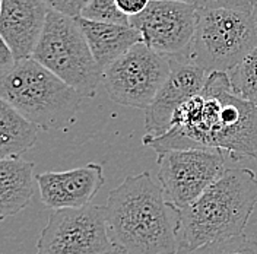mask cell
<instances>
[{
  "label": "cell",
  "instance_id": "obj_1",
  "mask_svg": "<svg viewBox=\"0 0 257 254\" xmlns=\"http://www.w3.org/2000/svg\"><path fill=\"white\" fill-rule=\"evenodd\" d=\"M157 155L180 149H219L229 158L257 162V104L234 94L228 73H209L200 94L174 114L170 130L144 138Z\"/></svg>",
  "mask_w": 257,
  "mask_h": 254
},
{
  "label": "cell",
  "instance_id": "obj_2",
  "mask_svg": "<svg viewBox=\"0 0 257 254\" xmlns=\"http://www.w3.org/2000/svg\"><path fill=\"white\" fill-rule=\"evenodd\" d=\"M104 209L117 254L180 253V209L148 171L127 175L110 190Z\"/></svg>",
  "mask_w": 257,
  "mask_h": 254
},
{
  "label": "cell",
  "instance_id": "obj_3",
  "mask_svg": "<svg viewBox=\"0 0 257 254\" xmlns=\"http://www.w3.org/2000/svg\"><path fill=\"white\" fill-rule=\"evenodd\" d=\"M257 205V178L248 168H226L193 205L180 209V253L244 234Z\"/></svg>",
  "mask_w": 257,
  "mask_h": 254
},
{
  "label": "cell",
  "instance_id": "obj_4",
  "mask_svg": "<svg viewBox=\"0 0 257 254\" xmlns=\"http://www.w3.org/2000/svg\"><path fill=\"white\" fill-rule=\"evenodd\" d=\"M82 98L32 57L18 60L0 79V99L43 130H63L73 124Z\"/></svg>",
  "mask_w": 257,
  "mask_h": 254
},
{
  "label": "cell",
  "instance_id": "obj_5",
  "mask_svg": "<svg viewBox=\"0 0 257 254\" xmlns=\"http://www.w3.org/2000/svg\"><path fill=\"white\" fill-rule=\"evenodd\" d=\"M256 47L257 25L253 12L199 9L194 37L180 57L208 73H228Z\"/></svg>",
  "mask_w": 257,
  "mask_h": 254
},
{
  "label": "cell",
  "instance_id": "obj_6",
  "mask_svg": "<svg viewBox=\"0 0 257 254\" xmlns=\"http://www.w3.org/2000/svg\"><path fill=\"white\" fill-rule=\"evenodd\" d=\"M32 59L72 86L83 98H94L102 72L76 18L50 9L41 40Z\"/></svg>",
  "mask_w": 257,
  "mask_h": 254
},
{
  "label": "cell",
  "instance_id": "obj_7",
  "mask_svg": "<svg viewBox=\"0 0 257 254\" xmlns=\"http://www.w3.org/2000/svg\"><path fill=\"white\" fill-rule=\"evenodd\" d=\"M170 73V59L139 43L102 72L101 82L114 102L146 110Z\"/></svg>",
  "mask_w": 257,
  "mask_h": 254
},
{
  "label": "cell",
  "instance_id": "obj_8",
  "mask_svg": "<svg viewBox=\"0 0 257 254\" xmlns=\"http://www.w3.org/2000/svg\"><path fill=\"white\" fill-rule=\"evenodd\" d=\"M37 254H117L104 206L53 210L37 241Z\"/></svg>",
  "mask_w": 257,
  "mask_h": 254
},
{
  "label": "cell",
  "instance_id": "obj_9",
  "mask_svg": "<svg viewBox=\"0 0 257 254\" xmlns=\"http://www.w3.org/2000/svg\"><path fill=\"white\" fill-rule=\"evenodd\" d=\"M158 180L165 199L177 209L193 205L225 173L219 149H180L158 155Z\"/></svg>",
  "mask_w": 257,
  "mask_h": 254
},
{
  "label": "cell",
  "instance_id": "obj_10",
  "mask_svg": "<svg viewBox=\"0 0 257 254\" xmlns=\"http://www.w3.org/2000/svg\"><path fill=\"white\" fill-rule=\"evenodd\" d=\"M199 21V8L192 3L151 0L142 14L130 18V27L142 34V43L167 57L184 54Z\"/></svg>",
  "mask_w": 257,
  "mask_h": 254
},
{
  "label": "cell",
  "instance_id": "obj_11",
  "mask_svg": "<svg viewBox=\"0 0 257 254\" xmlns=\"http://www.w3.org/2000/svg\"><path fill=\"white\" fill-rule=\"evenodd\" d=\"M168 59L171 63V73L154 102L145 110L146 133L144 138L154 139L165 135L171 127L177 110L193 96L200 94L209 78L206 70L180 56Z\"/></svg>",
  "mask_w": 257,
  "mask_h": 254
},
{
  "label": "cell",
  "instance_id": "obj_12",
  "mask_svg": "<svg viewBox=\"0 0 257 254\" xmlns=\"http://www.w3.org/2000/svg\"><path fill=\"white\" fill-rule=\"evenodd\" d=\"M43 203L53 210L91 205L105 183L102 165L91 162L67 171H48L35 177Z\"/></svg>",
  "mask_w": 257,
  "mask_h": 254
},
{
  "label": "cell",
  "instance_id": "obj_13",
  "mask_svg": "<svg viewBox=\"0 0 257 254\" xmlns=\"http://www.w3.org/2000/svg\"><path fill=\"white\" fill-rule=\"evenodd\" d=\"M0 35L16 60L31 59L47 22L46 0H2Z\"/></svg>",
  "mask_w": 257,
  "mask_h": 254
},
{
  "label": "cell",
  "instance_id": "obj_14",
  "mask_svg": "<svg viewBox=\"0 0 257 254\" xmlns=\"http://www.w3.org/2000/svg\"><path fill=\"white\" fill-rule=\"evenodd\" d=\"M76 21L101 72L124 56L130 48L142 43V34L130 25L94 22L80 16Z\"/></svg>",
  "mask_w": 257,
  "mask_h": 254
},
{
  "label": "cell",
  "instance_id": "obj_15",
  "mask_svg": "<svg viewBox=\"0 0 257 254\" xmlns=\"http://www.w3.org/2000/svg\"><path fill=\"white\" fill-rule=\"evenodd\" d=\"M35 164L24 158L0 161V215L15 216L31 203Z\"/></svg>",
  "mask_w": 257,
  "mask_h": 254
},
{
  "label": "cell",
  "instance_id": "obj_16",
  "mask_svg": "<svg viewBox=\"0 0 257 254\" xmlns=\"http://www.w3.org/2000/svg\"><path fill=\"white\" fill-rule=\"evenodd\" d=\"M38 127L0 99V159L19 158L37 142Z\"/></svg>",
  "mask_w": 257,
  "mask_h": 254
},
{
  "label": "cell",
  "instance_id": "obj_17",
  "mask_svg": "<svg viewBox=\"0 0 257 254\" xmlns=\"http://www.w3.org/2000/svg\"><path fill=\"white\" fill-rule=\"evenodd\" d=\"M228 78L235 95L257 104V47L228 72Z\"/></svg>",
  "mask_w": 257,
  "mask_h": 254
},
{
  "label": "cell",
  "instance_id": "obj_18",
  "mask_svg": "<svg viewBox=\"0 0 257 254\" xmlns=\"http://www.w3.org/2000/svg\"><path fill=\"white\" fill-rule=\"evenodd\" d=\"M80 18L102 24L130 25V18L118 9L117 0H91L82 11Z\"/></svg>",
  "mask_w": 257,
  "mask_h": 254
},
{
  "label": "cell",
  "instance_id": "obj_19",
  "mask_svg": "<svg viewBox=\"0 0 257 254\" xmlns=\"http://www.w3.org/2000/svg\"><path fill=\"white\" fill-rule=\"evenodd\" d=\"M183 254H257V241L247 235L218 239Z\"/></svg>",
  "mask_w": 257,
  "mask_h": 254
},
{
  "label": "cell",
  "instance_id": "obj_20",
  "mask_svg": "<svg viewBox=\"0 0 257 254\" xmlns=\"http://www.w3.org/2000/svg\"><path fill=\"white\" fill-rule=\"evenodd\" d=\"M199 9L215 11V9H229V11H244L253 12L250 0H196Z\"/></svg>",
  "mask_w": 257,
  "mask_h": 254
},
{
  "label": "cell",
  "instance_id": "obj_21",
  "mask_svg": "<svg viewBox=\"0 0 257 254\" xmlns=\"http://www.w3.org/2000/svg\"><path fill=\"white\" fill-rule=\"evenodd\" d=\"M46 2L53 11H57L70 18H78L91 0H46Z\"/></svg>",
  "mask_w": 257,
  "mask_h": 254
},
{
  "label": "cell",
  "instance_id": "obj_22",
  "mask_svg": "<svg viewBox=\"0 0 257 254\" xmlns=\"http://www.w3.org/2000/svg\"><path fill=\"white\" fill-rule=\"evenodd\" d=\"M149 3H151V0H117L118 9L128 18L142 14Z\"/></svg>",
  "mask_w": 257,
  "mask_h": 254
},
{
  "label": "cell",
  "instance_id": "obj_23",
  "mask_svg": "<svg viewBox=\"0 0 257 254\" xmlns=\"http://www.w3.org/2000/svg\"><path fill=\"white\" fill-rule=\"evenodd\" d=\"M15 56L11 51V48L8 47V44L2 40V47H0V79L5 78L16 64Z\"/></svg>",
  "mask_w": 257,
  "mask_h": 254
},
{
  "label": "cell",
  "instance_id": "obj_24",
  "mask_svg": "<svg viewBox=\"0 0 257 254\" xmlns=\"http://www.w3.org/2000/svg\"><path fill=\"white\" fill-rule=\"evenodd\" d=\"M253 18H254V22H256L257 25V3L253 6Z\"/></svg>",
  "mask_w": 257,
  "mask_h": 254
},
{
  "label": "cell",
  "instance_id": "obj_25",
  "mask_svg": "<svg viewBox=\"0 0 257 254\" xmlns=\"http://www.w3.org/2000/svg\"><path fill=\"white\" fill-rule=\"evenodd\" d=\"M171 2H183V3H192V5H196V0H171Z\"/></svg>",
  "mask_w": 257,
  "mask_h": 254
},
{
  "label": "cell",
  "instance_id": "obj_26",
  "mask_svg": "<svg viewBox=\"0 0 257 254\" xmlns=\"http://www.w3.org/2000/svg\"><path fill=\"white\" fill-rule=\"evenodd\" d=\"M250 3H251V6H254L257 3V0H250Z\"/></svg>",
  "mask_w": 257,
  "mask_h": 254
}]
</instances>
